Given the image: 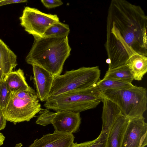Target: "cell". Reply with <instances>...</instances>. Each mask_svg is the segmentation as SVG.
Wrapping results in <instances>:
<instances>
[{
  "label": "cell",
  "instance_id": "6da1fadb",
  "mask_svg": "<svg viewBox=\"0 0 147 147\" xmlns=\"http://www.w3.org/2000/svg\"><path fill=\"white\" fill-rule=\"evenodd\" d=\"M147 16L141 7L112 0L108 11L105 47L108 69L126 65L138 53L147 56Z\"/></svg>",
  "mask_w": 147,
  "mask_h": 147
},
{
  "label": "cell",
  "instance_id": "7a4b0ae2",
  "mask_svg": "<svg viewBox=\"0 0 147 147\" xmlns=\"http://www.w3.org/2000/svg\"><path fill=\"white\" fill-rule=\"evenodd\" d=\"M68 36H33L34 41L26 57V62L42 68L54 78L61 75L71 50Z\"/></svg>",
  "mask_w": 147,
  "mask_h": 147
},
{
  "label": "cell",
  "instance_id": "3957f363",
  "mask_svg": "<svg viewBox=\"0 0 147 147\" xmlns=\"http://www.w3.org/2000/svg\"><path fill=\"white\" fill-rule=\"evenodd\" d=\"M100 94L93 86L88 89L72 90L49 97L45 101V109L56 112L66 110L80 113L95 108L102 102Z\"/></svg>",
  "mask_w": 147,
  "mask_h": 147
},
{
  "label": "cell",
  "instance_id": "277c9868",
  "mask_svg": "<svg viewBox=\"0 0 147 147\" xmlns=\"http://www.w3.org/2000/svg\"><path fill=\"white\" fill-rule=\"evenodd\" d=\"M119 107L121 114L128 120L143 116L147 109L146 89L134 85L126 89L108 90L100 94Z\"/></svg>",
  "mask_w": 147,
  "mask_h": 147
},
{
  "label": "cell",
  "instance_id": "5b68a950",
  "mask_svg": "<svg viewBox=\"0 0 147 147\" xmlns=\"http://www.w3.org/2000/svg\"><path fill=\"white\" fill-rule=\"evenodd\" d=\"M100 75L98 66L66 71L54 78L48 98L72 90L90 88L100 80Z\"/></svg>",
  "mask_w": 147,
  "mask_h": 147
},
{
  "label": "cell",
  "instance_id": "8992f818",
  "mask_svg": "<svg viewBox=\"0 0 147 147\" xmlns=\"http://www.w3.org/2000/svg\"><path fill=\"white\" fill-rule=\"evenodd\" d=\"M42 109L35 91L21 90L11 93L8 104L2 111L6 121L15 125L29 121Z\"/></svg>",
  "mask_w": 147,
  "mask_h": 147
},
{
  "label": "cell",
  "instance_id": "52a82bcc",
  "mask_svg": "<svg viewBox=\"0 0 147 147\" xmlns=\"http://www.w3.org/2000/svg\"><path fill=\"white\" fill-rule=\"evenodd\" d=\"M19 19L26 32L33 36L41 37L51 25L59 21L56 14L45 13L28 6L24 7Z\"/></svg>",
  "mask_w": 147,
  "mask_h": 147
},
{
  "label": "cell",
  "instance_id": "ba28073f",
  "mask_svg": "<svg viewBox=\"0 0 147 147\" xmlns=\"http://www.w3.org/2000/svg\"><path fill=\"white\" fill-rule=\"evenodd\" d=\"M143 116L129 120L121 147H145L147 144V124Z\"/></svg>",
  "mask_w": 147,
  "mask_h": 147
},
{
  "label": "cell",
  "instance_id": "9c48e42d",
  "mask_svg": "<svg viewBox=\"0 0 147 147\" xmlns=\"http://www.w3.org/2000/svg\"><path fill=\"white\" fill-rule=\"evenodd\" d=\"M81 120L80 113L63 110L56 112L52 124L57 132L72 134L79 131Z\"/></svg>",
  "mask_w": 147,
  "mask_h": 147
},
{
  "label": "cell",
  "instance_id": "30bf717a",
  "mask_svg": "<svg viewBox=\"0 0 147 147\" xmlns=\"http://www.w3.org/2000/svg\"><path fill=\"white\" fill-rule=\"evenodd\" d=\"M36 95L42 102L48 99L54 77L48 71L36 65H32Z\"/></svg>",
  "mask_w": 147,
  "mask_h": 147
},
{
  "label": "cell",
  "instance_id": "8fae6325",
  "mask_svg": "<svg viewBox=\"0 0 147 147\" xmlns=\"http://www.w3.org/2000/svg\"><path fill=\"white\" fill-rule=\"evenodd\" d=\"M75 137L72 134L57 132L37 138L29 147H71Z\"/></svg>",
  "mask_w": 147,
  "mask_h": 147
},
{
  "label": "cell",
  "instance_id": "7c38bea8",
  "mask_svg": "<svg viewBox=\"0 0 147 147\" xmlns=\"http://www.w3.org/2000/svg\"><path fill=\"white\" fill-rule=\"evenodd\" d=\"M17 56L0 38V82L17 65Z\"/></svg>",
  "mask_w": 147,
  "mask_h": 147
},
{
  "label": "cell",
  "instance_id": "4fadbf2b",
  "mask_svg": "<svg viewBox=\"0 0 147 147\" xmlns=\"http://www.w3.org/2000/svg\"><path fill=\"white\" fill-rule=\"evenodd\" d=\"M128 121L121 114L118 117L109 131L106 147H121Z\"/></svg>",
  "mask_w": 147,
  "mask_h": 147
},
{
  "label": "cell",
  "instance_id": "5bb4252c",
  "mask_svg": "<svg viewBox=\"0 0 147 147\" xmlns=\"http://www.w3.org/2000/svg\"><path fill=\"white\" fill-rule=\"evenodd\" d=\"M102 132L109 134V131L118 117L121 114L118 107L114 103L105 98H102Z\"/></svg>",
  "mask_w": 147,
  "mask_h": 147
},
{
  "label": "cell",
  "instance_id": "9a60e30c",
  "mask_svg": "<svg viewBox=\"0 0 147 147\" xmlns=\"http://www.w3.org/2000/svg\"><path fill=\"white\" fill-rule=\"evenodd\" d=\"M126 64L134 80L141 81L147 72V56L135 54L129 58Z\"/></svg>",
  "mask_w": 147,
  "mask_h": 147
},
{
  "label": "cell",
  "instance_id": "2e32d148",
  "mask_svg": "<svg viewBox=\"0 0 147 147\" xmlns=\"http://www.w3.org/2000/svg\"><path fill=\"white\" fill-rule=\"evenodd\" d=\"M4 80L11 93L21 90L35 91L28 84L23 71L20 68L9 73Z\"/></svg>",
  "mask_w": 147,
  "mask_h": 147
},
{
  "label": "cell",
  "instance_id": "e0dca14e",
  "mask_svg": "<svg viewBox=\"0 0 147 147\" xmlns=\"http://www.w3.org/2000/svg\"><path fill=\"white\" fill-rule=\"evenodd\" d=\"M134 86L132 83L113 79L100 80L93 86L96 91L100 94L105 90L110 89H123L131 88Z\"/></svg>",
  "mask_w": 147,
  "mask_h": 147
},
{
  "label": "cell",
  "instance_id": "ac0fdd59",
  "mask_svg": "<svg viewBox=\"0 0 147 147\" xmlns=\"http://www.w3.org/2000/svg\"><path fill=\"white\" fill-rule=\"evenodd\" d=\"M103 79H113L132 83L133 76L127 64L108 69Z\"/></svg>",
  "mask_w": 147,
  "mask_h": 147
},
{
  "label": "cell",
  "instance_id": "d6986e66",
  "mask_svg": "<svg viewBox=\"0 0 147 147\" xmlns=\"http://www.w3.org/2000/svg\"><path fill=\"white\" fill-rule=\"evenodd\" d=\"M70 30L69 26L59 21L51 25L46 30L43 36H60L69 34Z\"/></svg>",
  "mask_w": 147,
  "mask_h": 147
},
{
  "label": "cell",
  "instance_id": "ffe728a7",
  "mask_svg": "<svg viewBox=\"0 0 147 147\" xmlns=\"http://www.w3.org/2000/svg\"><path fill=\"white\" fill-rule=\"evenodd\" d=\"M108 134L101 131L94 140L80 143H74L71 147H106Z\"/></svg>",
  "mask_w": 147,
  "mask_h": 147
},
{
  "label": "cell",
  "instance_id": "44dd1931",
  "mask_svg": "<svg viewBox=\"0 0 147 147\" xmlns=\"http://www.w3.org/2000/svg\"><path fill=\"white\" fill-rule=\"evenodd\" d=\"M11 93L4 79L0 82V109L2 111L7 106L10 100Z\"/></svg>",
  "mask_w": 147,
  "mask_h": 147
},
{
  "label": "cell",
  "instance_id": "7402d4cb",
  "mask_svg": "<svg viewBox=\"0 0 147 147\" xmlns=\"http://www.w3.org/2000/svg\"><path fill=\"white\" fill-rule=\"evenodd\" d=\"M39 114L36 123L43 126L52 124L56 112H51L49 110L42 109L39 112Z\"/></svg>",
  "mask_w": 147,
  "mask_h": 147
},
{
  "label": "cell",
  "instance_id": "603a6c76",
  "mask_svg": "<svg viewBox=\"0 0 147 147\" xmlns=\"http://www.w3.org/2000/svg\"><path fill=\"white\" fill-rule=\"evenodd\" d=\"M41 1L45 7L48 9L58 7L63 4L61 0H42Z\"/></svg>",
  "mask_w": 147,
  "mask_h": 147
},
{
  "label": "cell",
  "instance_id": "cb8c5ba5",
  "mask_svg": "<svg viewBox=\"0 0 147 147\" xmlns=\"http://www.w3.org/2000/svg\"><path fill=\"white\" fill-rule=\"evenodd\" d=\"M27 1L26 0H0V7L12 3H26Z\"/></svg>",
  "mask_w": 147,
  "mask_h": 147
},
{
  "label": "cell",
  "instance_id": "d4e9b609",
  "mask_svg": "<svg viewBox=\"0 0 147 147\" xmlns=\"http://www.w3.org/2000/svg\"><path fill=\"white\" fill-rule=\"evenodd\" d=\"M6 123V120L4 116L3 111L0 109V131L5 128Z\"/></svg>",
  "mask_w": 147,
  "mask_h": 147
},
{
  "label": "cell",
  "instance_id": "484cf974",
  "mask_svg": "<svg viewBox=\"0 0 147 147\" xmlns=\"http://www.w3.org/2000/svg\"><path fill=\"white\" fill-rule=\"evenodd\" d=\"M5 138L3 134L0 132V146L3 144Z\"/></svg>",
  "mask_w": 147,
  "mask_h": 147
},
{
  "label": "cell",
  "instance_id": "4316f807",
  "mask_svg": "<svg viewBox=\"0 0 147 147\" xmlns=\"http://www.w3.org/2000/svg\"><path fill=\"white\" fill-rule=\"evenodd\" d=\"M23 146L22 143H20L16 144L14 147H21Z\"/></svg>",
  "mask_w": 147,
  "mask_h": 147
},
{
  "label": "cell",
  "instance_id": "83f0119b",
  "mask_svg": "<svg viewBox=\"0 0 147 147\" xmlns=\"http://www.w3.org/2000/svg\"></svg>",
  "mask_w": 147,
  "mask_h": 147
}]
</instances>
